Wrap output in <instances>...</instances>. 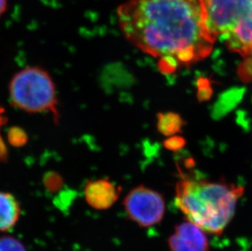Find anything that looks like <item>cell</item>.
Segmentation results:
<instances>
[{
  "instance_id": "52a82bcc",
  "label": "cell",
  "mask_w": 252,
  "mask_h": 251,
  "mask_svg": "<svg viewBox=\"0 0 252 251\" xmlns=\"http://www.w3.org/2000/svg\"><path fill=\"white\" fill-rule=\"evenodd\" d=\"M84 193L88 206L96 211H105L111 208L119 200L120 188L109 178H105L88 181Z\"/></svg>"
},
{
  "instance_id": "9a60e30c",
  "label": "cell",
  "mask_w": 252,
  "mask_h": 251,
  "mask_svg": "<svg viewBox=\"0 0 252 251\" xmlns=\"http://www.w3.org/2000/svg\"><path fill=\"white\" fill-rule=\"evenodd\" d=\"M8 7V1L7 0H0V17L4 14Z\"/></svg>"
},
{
  "instance_id": "6da1fadb",
  "label": "cell",
  "mask_w": 252,
  "mask_h": 251,
  "mask_svg": "<svg viewBox=\"0 0 252 251\" xmlns=\"http://www.w3.org/2000/svg\"><path fill=\"white\" fill-rule=\"evenodd\" d=\"M124 38L159 58L162 71L209 56L216 41L207 31L202 0H127L117 8Z\"/></svg>"
},
{
  "instance_id": "9c48e42d",
  "label": "cell",
  "mask_w": 252,
  "mask_h": 251,
  "mask_svg": "<svg viewBox=\"0 0 252 251\" xmlns=\"http://www.w3.org/2000/svg\"><path fill=\"white\" fill-rule=\"evenodd\" d=\"M183 121L181 117L173 113L158 115V129L165 135H173L181 130Z\"/></svg>"
},
{
  "instance_id": "8992f818",
  "label": "cell",
  "mask_w": 252,
  "mask_h": 251,
  "mask_svg": "<svg viewBox=\"0 0 252 251\" xmlns=\"http://www.w3.org/2000/svg\"><path fill=\"white\" fill-rule=\"evenodd\" d=\"M170 251H209L207 232L190 221L182 222L175 227L169 237Z\"/></svg>"
},
{
  "instance_id": "30bf717a",
  "label": "cell",
  "mask_w": 252,
  "mask_h": 251,
  "mask_svg": "<svg viewBox=\"0 0 252 251\" xmlns=\"http://www.w3.org/2000/svg\"><path fill=\"white\" fill-rule=\"evenodd\" d=\"M7 141L15 148L23 147L28 142L27 131L20 126H12L7 130Z\"/></svg>"
},
{
  "instance_id": "4fadbf2b",
  "label": "cell",
  "mask_w": 252,
  "mask_h": 251,
  "mask_svg": "<svg viewBox=\"0 0 252 251\" xmlns=\"http://www.w3.org/2000/svg\"><path fill=\"white\" fill-rule=\"evenodd\" d=\"M7 146L4 140L2 139V135L0 134V160L7 158Z\"/></svg>"
},
{
  "instance_id": "277c9868",
  "label": "cell",
  "mask_w": 252,
  "mask_h": 251,
  "mask_svg": "<svg viewBox=\"0 0 252 251\" xmlns=\"http://www.w3.org/2000/svg\"><path fill=\"white\" fill-rule=\"evenodd\" d=\"M10 100L13 106L29 114L48 112L57 124L60 115L57 87L47 70L31 66L17 72L10 81Z\"/></svg>"
},
{
  "instance_id": "8fae6325",
  "label": "cell",
  "mask_w": 252,
  "mask_h": 251,
  "mask_svg": "<svg viewBox=\"0 0 252 251\" xmlns=\"http://www.w3.org/2000/svg\"><path fill=\"white\" fill-rule=\"evenodd\" d=\"M0 251H27L21 241L11 236L0 237Z\"/></svg>"
},
{
  "instance_id": "3957f363",
  "label": "cell",
  "mask_w": 252,
  "mask_h": 251,
  "mask_svg": "<svg viewBox=\"0 0 252 251\" xmlns=\"http://www.w3.org/2000/svg\"><path fill=\"white\" fill-rule=\"evenodd\" d=\"M204 22L215 41L252 58V0H202Z\"/></svg>"
},
{
  "instance_id": "7a4b0ae2",
  "label": "cell",
  "mask_w": 252,
  "mask_h": 251,
  "mask_svg": "<svg viewBox=\"0 0 252 251\" xmlns=\"http://www.w3.org/2000/svg\"><path fill=\"white\" fill-rule=\"evenodd\" d=\"M244 192L243 186L182 174L176 182L175 204L187 220L220 236L233 220Z\"/></svg>"
},
{
  "instance_id": "ba28073f",
  "label": "cell",
  "mask_w": 252,
  "mask_h": 251,
  "mask_svg": "<svg viewBox=\"0 0 252 251\" xmlns=\"http://www.w3.org/2000/svg\"><path fill=\"white\" fill-rule=\"evenodd\" d=\"M21 206L14 195L0 191V233L9 232L21 216Z\"/></svg>"
},
{
  "instance_id": "7c38bea8",
  "label": "cell",
  "mask_w": 252,
  "mask_h": 251,
  "mask_svg": "<svg viewBox=\"0 0 252 251\" xmlns=\"http://www.w3.org/2000/svg\"><path fill=\"white\" fill-rule=\"evenodd\" d=\"M185 144L186 142L183 138L179 137V136L169 138L164 142L165 147L167 148V150H173V151L181 150Z\"/></svg>"
},
{
  "instance_id": "5b68a950",
  "label": "cell",
  "mask_w": 252,
  "mask_h": 251,
  "mask_svg": "<svg viewBox=\"0 0 252 251\" xmlns=\"http://www.w3.org/2000/svg\"><path fill=\"white\" fill-rule=\"evenodd\" d=\"M123 205L129 220L145 228L159 224L166 212L163 196L145 185H139L129 191Z\"/></svg>"
},
{
  "instance_id": "5bb4252c",
  "label": "cell",
  "mask_w": 252,
  "mask_h": 251,
  "mask_svg": "<svg viewBox=\"0 0 252 251\" xmlns=\"http://www.w3.org/2000/svg\"><path fill=\"white\" fill-rule=\"evenodd\" d=\"M5 109L2 107L0 106V127L7 124V117L5 114Z\"/></svg>"
}]
</instances>
